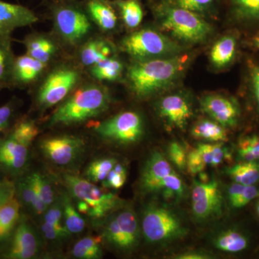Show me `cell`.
I'll list each match as a JSON object with an SVG mask.
<instances>
[{
    "instance_id": "1",
    "label": "cell",
    "mask_w": 259,
    "mask_h": 259,
    "mask_svg": "<svg viewBox=\"0 0 259 259\" xmlns=\"http://www.w3.org/2000/svg\"><path fill=\"white\" fill-rule=\"evenodd\" d=\"M187 56L136 60L127 71V81L133 93L146 98L173 84L185 70Z\"/></svg>"
},
{
    "instance_id": "2",
    "label": "cell",
    "mask_w": 259,
    "mask_h": 259,
    "mask_svg": "<svg viewBox=\"0 0 259 259\" xmlns=\"http://www.w3.org/2000/svg\"><path fill=\"white\" fill-rule=\"evenodd\" d=\"M110 97L106 88L87 84L77 89L56 108L50 125H70L81 123L101 115L110 106Z\"/></svg>"
},
{
    "instance_id": "3",
    "label": "cell",
    "mask_w": 259,
    "mask_h": 259,
    "mask_svg": "<svg viewBox=\"0 0 259 259\" xmlns=\"http://www.w3.org/2000/svg\"><path fill=\"white\" fill-rule=\"evenodd\" d=\"M158 13L162 28L183 42L202 44L213 31L210 24L200 15L168 3L160 7Z\"/></svg>"
},
{
    "instance_id": "4",
    "label": "cell",
    "mask_w": 259,
    "mask_h": 259,
    "mask_svg": "<svg viewBox=\"0 0 259 259\" xmlns=\"http://www.w3.org/2000/svg\"><path fill=\"white\" fill-rule=\"evenodd\" d=\"M141 228L146 241L153 244L172 243L188 234V229L178 214L157 203L149 204L144 209Z\"/></svg>"
},
{
    "instance_id": "5",
    "label": "cell",
    "mask_w": 259,
    "mask_h": 259,
    "mask_svg": "<svg viewBox=\"0 0 259 259\" xmlns=\"http://www.w3.org/2000/svg\"><path fill=\"white\" fill-rule=\"evenodd\" d=\"M64 182L77 201L76 208L79 212L93 218L106 216L121 204L120 197L106 192L95 183L75 175H63Z\"/></svg>"
},
{
    "instance_id": "6",
    "label": "cell",
    "mask_w": 259,
    "mask_h": 259,
    "mask_svg": "<svg viewBox=\"0 0 259 259\" xmlns=\"http://www.w3.org/2000/svg\"><path fill=\"white\" fill-rule=\"evenodd\" d=\"M121 49L136 60L170 57L182 51L171 38L151 28L130 34L121 42Z\"/></svg>"
},
{
    "instance_id": "7",
    "label": "cell",
    "mask_w": 259,
    "mask_h": 259,
    "mask_svg": "<svg viewBox=\"0 0 259 259\" xmlns=\"http://www.w3.org/2000/svg\"><path fill=\"white\" fill-rule=\"evenodd\" d=\"M95 131L102 139L119 145L136 144L142 139L145 128L138 112L125 111L100 122Z\"/></svg>"
},
{
    "instance_id": "8",
    "label": "cell",
    "mask_w": 259,
    "mask_h": 259,
    "mask_svg": "<svg viewBox=\"0 0 259 259\" xmlns=\"http://www.w3.org/2000/svg\"><path fill=\"white\" fill-rule=\"evenodd\" d=\"M102 238L117 249L128 251L139 244L141 237L139 220L132 209H121L105 223Z\"/></svg>"
},
{
    "instance_id": "9",
    "label": "cell",
    "mask_w": 259,
    "mask_h": 259,
    "mask_svg": "<svg viewBox=\"0 0 259 259\" xmlns=\"http://www.w3.org/2000/svg\"><path fill=\"white\" fill-rule=\"evenodd\" d=\"M79 78V71L71 66H59L53 70L37 91V103L47 109L64 101L76 86Z\"/></svg>"
},
{
    "instance_id": "10",
    "label": "cell",
    "mask_w": 259,
    "mask_h": 259,
    "mask_svg": "<svg viewBox=\"0 0 259 259\" xmlns=\"http://www.w3.org/2000/svg\"><path fill=\"white\" fill-rule=\"evenodd\" d=\"M192 212L194 218L201 223L218 219L222 216L223 197L217 181H193Z\"/></svg>"
},
{
    "instance_id": "11",
    "label": "cell",
    "mask_w": 259,
    "mask_h": 259,
    "mask_svg": "<svg viewBox=\"0 0 259 259\" xmlns=\"http://www.w3.org/2000/svg\"><path fill=\"white\" fill-rule=\"evenodd\" d=\"M54 26L65 42L76 45L82 41L91 30L90 19L77 8L62 7L56 10Z\"/></svg>"
},
{
    "instance_id": "12",
    "label": "cell",
    "mask_w": 259,
    "mask_h": 259,
    "mask_svg": "<svg viewBox=\"0 0 259 259\" xmlns=\"http://www.w3.org/2000/svg\"><path fill=\"white\" fill-rule=\"evenodd\" d=\"M202 111L223 127H236L241 111L235 99L219 94L205 95L200 100Z\"/></svg>"
},
{
    "instance_id": "13",
    "label": "cell",
    "mask_w": 259,
    "mask_h": 259,
    "mask_svg": "<svg viewBox=\"0 0 259 259\" xmlns=\"http://www.w3.org/2000/svg\"><path fill=\"white\" fill-rule=\"evenodd\" d=\"M37 15L26 7L0 0V40L11 46L12 35L17 29L37 23Z\"/></svg>"
},
{
    "instance_id": "14",
    "label": "cell",
    "mask_w": 259,
    "mask_h": 259,
    "mask_svg": "<svg viewBox=\"0 0 259 259\" xmlns=\"http://www.w3.org/2000/svg\"><path fill=\"white\" fill-rule=\"evenodd\" d=\"M40 149L53 163L66 166L74 161L83 151L82 139L72 136H59L48 138L40 143Z\"/></svg>"
},
{
    "instance_id": "15",
    "label": "cell",
    "mask_w": 259,
    "mask_h": 259,
    "mask_svg": "<svg viewBox=\"0 0 259 259\" xmlns=\"http://www.w3.org/2000/svg\"><path fill=\"white\" fill-rule=\"evenodd\" d=\"M160 117L168 125L179 129H184L192 117V107L183 95H167L157 104Z\"/></svg>"
},
{
    "instance_id": "16",
    "label": "cell",
    "mask_w": 259,
    "mask_h": 259,
    "mask_svg": "<svg viewBox=\"0 0 259 259\" xmlns=\"http://www.w3.org/2000/svg\"><path fill=\"white\" fill-rule=\"evenodd\" d=\"M175 172L171 163L159 151H153L148 158L140 179V187L145 193H157L165 177Z\"/></svg>"
},
{
    "instance_id": "17",
    "label": "cell",
    "mask_w": 259,
    "mask_h": 259,
    "mask_svg": "<svg viewBox=\"0 0 259 259\" xmlns=\"http://www.w3.org/2000/svg\"><path fill=\"white\" fill-rule=\"evenodd\" d=\"M30 145L11 134L0 139V165L12 173H18L28 161Z\"/></svg>"
},
{
    "instance_id": "18",
    "label": "cell",
    "mask_w": 259,
    "mask_h": 259,
    "mask_svg": "<svg viewBox=\"0 0 259 259\" xmlns=\"http://www.w3.org/2000/svg\"><path fill=\"white\" fill-rule=\"evenodd\" d=\"M38 252V241L33 230L27 222L22 219L15 232L9 251L7 257L13 259H30Z\"/></svg>"
},
{
    "instance_id": "19",
    "label": "cell",
    "mask_w": 259,
    "mask_h": 259,
    "mask_svg": "<svg viewBox=\"0 0 259 259\" xmlns=\"http://www.w3.org/2000/svg\"><path fill=\"white\" fill-rule=\"evenodd\" d=\"M47 64L25 55L15 57L12 71L11 87H25L37 80Z\"/></svg>"
},
{
    "instance_id": "20",
    "label": "cell",
    "mask_w": 259,
    "mask_h": 259,
    "mask_svg": "<svg viewBox=\"0 0 259 259\" xmlns=\"http://www.w3.org/2000/svg\"><path fill=\"white\" fill-rule=\"evenodd\" d=\"M26 50L27 55L48 64L56 55V46L49 37L32 34L22 41Z\"/></svg>"
},
{
    "instance_id": "21",
    "label": "cell",
    "mask_w": 259,
    "mask_h": 259,
    "mask_svg": "<svg viewBox=\"0 0 259 259\" xmlns=\"http://www.w3.org/2000/svg\"><path fill=\"white\" fill-rule=\"evenodd\" d=\"M111 44L102 38H93L81 47L79 52L80 61L83 66H92L113 56Z\"/></svg>"
},
{
    "instance_id": "22",
    "label": "cell",
    "mask_w": 259,
    "mask_h": 259,
    "mask_svg": "<svg viewBox=\"0 0 259 259\" xmlns=\"http://www.w3.org/2000/svg\"><path fill=\"white\" fill-rule=\"evenodd\" d=\"M237 40L233 35H226L214 42L209 53L213 66L223 69L231 64L236 55Z\"/></svg>"
},
{
    "instance_id": "23",
    "label": "cell",
    "mask_w": 259,
    "mask_h": 259,
    "mask_svg": "<svg viewBox=\"0 0 259 259\" xmlns=\"http://www.w3.org/2000/svg\"><path fill=\"white\" fill-rule=\"evenodd\" d=\"M90 18L99 28L105 31H111L117 25L115 10L102 0H90L88 3Z\"/></svg>"
},
{
    "instance_id": "24",
    "label": "cell",
    "mask_w": 259,
    "mask_h": 259,
    "mask_svg": "<svg viewBox=\"0 0 259 259\" xmlns=\"http://www.w3.org/2000/svg\"><path fill=\"white\" fill-rule=\"evenodd\" d=\"M191 134L194 139L213 144L226 142L228 139L226 127L208 119L196 122L192 126Z\"/></svg>"
},
{
    "instance_id": "25",
    "label": "cell",
    "mask_w": 259,
    "mask_h": 259,
    "mask_svg": "<svg viewBox=\"0 0 259 259\" xmlns=\"http://www.w3.org/2000/svg\"><path fill=\"white\" fill-rule=\"evenodd\" d=\"M213 244L218 250L226 253H239L246 249L248 239L237 230L228 229L221 232L214 238Z\"/></svg>"
},
{
    "instance_id": "26",
    "label": "cell",
    "mask_w": 259,
    "mask_h": 259,
    "mask_svg": "<svg viewBox=\"0 0 259 259\" xmlns=\"http://www.w3.org/2000/svg\"><path fill=\"white\" fill-rule=\"evenodd\" d=\"M226 173L236 183L255 185L259 182V162L241 161L227 168Z\"/></svg>"
},
{
    "instance_id": "27",
    "label": "cell",
    "mask_w": 259,
    "mask_h": 259,
    "mask_svg": "<svg viewBox=\"0 0 259 259\" xmlns=\"http://www.w3.org/2000/svg\"><path fill=\"white\" fill-rule=\"evenodd\" d=\"M20 218V203L13 197L0 207V241L9 237Z\"/></svg>"
},
{
    "instance_id": "28",
    "label": "cell",
    "mask_w": 259,
    "mask_h": 259,
    "mask_svg": "<svg viewBox=\"0 0 259 259\" xmlns=\"http://www.w3.org/2000/svg\"><path fill=\"white\" fill-rule=\"evenodd\" d=\"M123 71V64L120 59L112 56L91 67L92 75L100 81H116Z\"/></svg>"
},
{
    "instance_id": "29",
    "label": "cell",
    "mask_w": 259,
    "mask_h": 259,
    "mask_svg": "<svg viewBox=\"0 0 259 259\" xmlns=\"http://www.w3.org/2000/svg\"><path fill=\"white\" fill-rule=\"evenodd\" d=\"M115 5L127 28L134 29L139 26L144 18V11L139 0H117Z\"/></svg>"
},
{
    "instance_id": "30",
    "label": "cell",
    "mask_w": 259,
    "mask_h": 259,
    "mask_svg": "<svg viewBox=\"0 0 259 259\" xmlns=\"http://www.w3.org/2000/svg\"><path fill=\"white\" fill-rule=\"evenodd\" d=\"M102 236H88L78 241L71 253L75 258L97 259L102 256Z\"/></svg>"
},
{
    "instance_id": "31",
    "label": "cell",
    "mask_w": 259,
    "mask_h": 259,
    "mask_svg": "<svg viewBox=\"0 0 259 259\" xmlns=\"http://www.w3.org/2000/svg\"><path fill=\"white\" fill-rule=\"evenodd\" d=\"M233 16L242 22L259 21V0H231Z\"/></svg>"
},
{
    "instance_id": "32",
    "label": "cell",
    "mask_w": 259,
    "mask_h": 259,
    "mask_svg": "<svg viewBox=\"0 0 259 259\" xmlns=\"http://www.w3.org/2000/svg\"><path fill=\"white\" fill-rule=\"evenodd\" d=\"M19 193L24 203L32 209L36 214H40L45 212L48 207L42 202L36 189L32 183L30 177H27L19 185Z\"/></svg>"
},
{
    "instance_id": "33",
    "label": "cell",
    "mask_w": 259,
    "mask_h": 259,
    "mask_svg": "<svg viewBox=\"0 0 259 259\" xmlns=\"http://www.w3.org/2000/svg\"><path fill=\"white\" fill-rule=\"evenodd\" d=\"M65 226L70 233H81L85 228V221L77 209L73 205L69 197H64L63 202Z\"/></svg>"
},
{
    "instance_id": "34",
    "label": "cell",
    "mask_w": 259,
    "mask_h": 259,
    "mask_svg": "<svg viewBox=\"0 0 259 259\" xmlns=\"http://www.w3.org/2000/svg\"><path fill=\"white\" fill-rule=\"evenodd\" d=\"M14 59L12 47L0 40V83L4 85L5 88L11 87Z\"/></svg>"
},
{
    "instance_id": "35",
    "label": "cell",
    "mask_w": 259,
    "mask_h": 259,
    "mask_svg": "<svg viewBox=\"0 0 259 259\" xmlns=\"http://www.w3.org/2000/svg\"><path fill=\"white\" fill-rule=\"evenodd\" d=\"M238 157L241 161L259 160V136H245L239 140L237 146Z\"/></svg>"
},
{
    "instance_id": "36",
    "label": "cell",
    "mask_w": 259,
    "mask_h": 259,
    "mask_svg": "<svg viewBox=\"0 0 259 259\" xmlns=\"http://www.w3.org/2000/svg\"><path fill=\"white\" fill-rule=\"evenodd\" d=\"M117 162L112 158L96 160L90 163L87 169V177L93 183L103 182Z\"/></svg>"
},
{
    "instance_id": "37",
    "label": "cell",
    "mask_w": 259,
    "mask_h": 259,
    "mask_svg": "<svg viewBox=\"0 0 259 259\" xmlns=\"http://www.w3.org/2000/svg\"><path fill=\"white\" fill-rule=\"evenodd\" d=\"M9 134L26 144L31 145L38 134V128L32 120L24 119L17 122L12 127Z\"/></svg>"
},
{
    "instance_id": "38",
    "label": "cell",
    "mask_w": 259,
    "mask_h": 259,
    "mask_svg": "<svg viewBox=\"0 0 259 259\" xmlns=\"http://www.w3.org/2000/svg\"><path fill=\"white\" fill-rule=\"evenodd\" d=\"M40 199L48 207L54 203V192L49 182L40 174L33 173L30 175Z\"/></svg>"
},
{
    "instance_id": "39",
    "label": "cell",
    "mask_w": 259,
    "mask_h": 259,
    "mask_svg": "<svg viewBox=\"0 0 259 259\" xmlns=\"http://www.w3.org/2000/svg\"><path fill=\"white\" fill-rule=\"evenodd\" d=\"M127 178V170L121 163H117L106 179L103 181V185L107 188L119 190L125 183Z\"/></svg>"
},
{
    "instance_id": "40",
    "label": "cell",
    "mask_w": 259,
    "mask_h": 259,
    "mask_svg": "<svg viewBox=\"0 0 259 259\" xmlns=\"http://www.w3.org/2000/svg\"><path fill=\"white\" fill-rule=\"evenodd\" d=\"M214 0H168V4L200 14L210 9Z\"/></svg>"
},
{
    "instance_id": "41",
    "label": "cell",
    "mask_w": 259,
    "mask_h": 259,
    "mask_svg": "<svg viewBox=\"0 0 259 259\" xmlns=\"http://www.w3.org/2000/svg\"><path fill=\"white\" fill-rule=\"evenodd\" d=\"M168 158L171 163L180 171L187 169V153L178 142H172L168 148Z\"/></svg>"
},
{
    "instance_id": "42",
    "label": "cell",
    "mask_w": 259,
    "mask_h": 259,
    "mask_svg": "<svg viewBox=\"0 0 259 259\" xmlns=\"http://www.w3.org/2000/svg\"><path fill=\"white\" fill-rule=\"evenodd\" d=\"M206 163L199 154L197 148L192 150L187 155V171L192 176L199 175L204 171Z\"/></svg>"
},
{
    "instance_id": "43",
    "label": "cell",
    "mask_w": 259,
    "mask_h": 259,
    "mask_svg": "<svg viewBox=\"0 0 259 259\" xmlns=\"http://www.w3.org/2000/svg\"><path fill=\"white\" fill-rule=\"evenodd\" d=\"M259 190L255 185L245 186L241 194L232 207L241 208L253 200L258 198Z\"/></svg>"
},
{
    "instance_id": "44",
    "label": "cell",
    "mask_w": 259,
    "mask_h": 259,
    "mask_svg": "<svg viewBox=\"0 0 259 259\" xmlns=\"http://www.w3.org/2000/svg\"><path fill=\"white\" fill-rule=\"evenodd\" d=\"M63 205L59 204H55L49 209L46 210L44 215V222L58 227V228H64L66 227L63 225L62 217Z\"/></svg>"
},
{
    "instance_id": "45",
    "label": "cell",
    "mask_w": 259,
    "mask_h": 259,
    "mask_svg": "<svg viewBox=\"0 0 259 259\" xmlns=\"http://www.w3.org/2000/svg\"><path fill=\"white\" fill-rule=\"evenodd\" d=\"M15 105L13 101L0 107V134L9 128L14 117Z\"/></svg>"
},
{
    "instance_id": "46",
    "label": "cell",
    "mask_w": 259,
    "mask_h": 259,
    "mask_svg": "<svg viewBox=\"0 0 259 259\" xmlns=\"http://www.w3.org/2000/svg\"><path fill=\"white\" fill-rule=\"evenodd\" d=\"M42 231L46 238L49 240L60 239L69 236V231L64 228H58L49 223L44 222L42 226Z\"/></svg>"
},
{
    "instance_id": "47",
    "label": "cell",
    "mask_w": 259,
    "mask_h": 259,
    "mask_svg": "<svg viewBox=\"0 0 259 259\" xmlns=\"http://www.w3.org/2000/svg\"><path fill=\"white\" fill-rule=\"evenodd\" d=\"M250 82L255 103L259 109V65H252L250 69Z\"/></svg>"
},
{
    "instance_id": "48",
    "label": "cell",
    "mask_w": 259,
    "mask_h": 259,
    "mask_svg": "<svg viewBox=\"0 0 259 259\" xmlns=\"http://www.w3.org/2000/svg\"><path fill=\"white\" fill-rule=\"evenodd\" d=\"M228 150L223 146V143L212 144V163L211 166H220L225 158H228Z\"/></svg>"
},
{
    "instance_id": "49",
    "label": "cell",
    "mask_w": 259,
    "mask_h": 259,
    "mask_svg": "<svg viewBox=\"0 0 259 259\" xmlns=\"http://www.w3.org/2000/svg\"><path fill=\"white\" fill-rule=\"evenodd\" d=\"M15 191V186L11 182L0 183V207L14 197Z\"/></svg>"
},
{
    "instance_id": "50",
    "label": "cell",
    "mask_w": 259,
    "mask_h": 259,
    "mask_svg": "<svg viewBox=\"0 0 259 259\" xmlns=\"http://www.w3.org/2000/svg\"><path fill=\"white\" fill-rule=\"evenodd\" d=\"M197 151L202 156L206 165H212V144H200L197 146Z\"/></svg>"
},
{
    "instance_id": "51",
    "label": "cell",
    "mask_w": 259,
    "mask_h": 259,
    "mask_svg": "<svg viewBox=\"0 0 259 259\" xmlns=\"http://www.w3.org/2000/svg\"><path fill=\"white\" fill-rule=\"evenodd\" d=\"M177 259H209L212 258V255L202 251V250H189L185 253L177 254L174 257Z\"/></svg>"
},
{
    "instance_id": "52",
    "label": "cell",
    "mask_w": 259,
    "mask_h": 259,
    "mask_svg": "<svg viewBox=\"0 0 259 259\" xmlns=\"http://www.w3.org/2000/svg\"><path fill=\"white\" fill-rule=\"evenodd\" d=\"M244 187L245 185L236 183V182H235V183L232 184L231 186H229V187L228 188V192H227V194H228V200H229L231 206H233L235 202H236L237 199L239 197L240 194H241L242 191H243V188H244Z\"/></svg>"
},
{
    "instance_id": "53",
    "label": "cell",
    "mask_w": 259,
    "mask_h": 259,
    "mask_svg": "<svg viewBox=\"0 0 259 259\" xmlns=\"http://www.w3.org/2000/svg\"><path fill=\"white\" fill-rule=\"evenodd\" d=\"M253 47L256 48V49H259V35L258 36L255 37L254 39H253Z\"/></svg>"
},
{
    "instance_id": "54",
    "label": "cell",
    "mask_w": 259,
    "mask_h": 259,
    "mask_svg": "<svg viewBox=\"0 0 259 259\" xmlns=\"http://www.w3.org/2000/svg\"><path fill=\"white\" fill-rule=\"evenodd\" d=\"M258 201L256 202V205H255V209H256L257 214L259 216V197L258 198Z\"/></svg>"
},
{
    "instance_id": "55",
    "label": "cell",
    "mask_w": 259,
    "mask_h": 259,
    "mask_svg": "<svg viewBox=\"0 0 259 259\" xmlns=\"http://www.w3.org/2000/svg\"><path fill=\"white\" fill-rule=\"evenodd\" d=\"M5 88V87L4 85L2 84V83H0V90H2V89Z\"/></svg>"
},
{
    "instance_id": "56",
    "label": "cell",
    "mask_w": 259,
    "mask_h": 259,
    "mask_svg": "<svg viewBox=\"0 0 259 259\" xmlns=\"http://www.w3.org/2000/svg\"><path fill=\"white\" fill-rule=\"evenodd\" d=\"M258 249H259V247H258Z\"/></svg>"
}]
</instances>
